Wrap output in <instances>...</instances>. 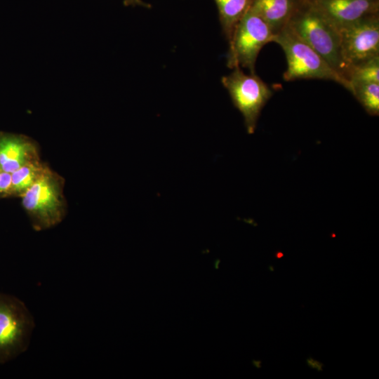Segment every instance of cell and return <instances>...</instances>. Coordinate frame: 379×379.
<instances>
[{
	"instance_id": "cell-1",
	"label": "cell",
	"mask_w": 379,
	"mask_h": 379,
	"mask_svg": "<svg viewBox=\"0 0 379 379\" xmlns=\"http://www.w3.org/2000/svg\"><path fill=\"white\" fill-rule=\"evenodd\" d=\"M287 26L347 81L349 67L342 56L339 31L312 0L303 1Z\"/></svg>"
},
{
	"instance_id": "cell-2",
	"label": "cell",
	"mask_w": 379,
	"mask_h": 379,
	"mask_svg": "<svg viewBox=\"0 0 379 379\" xmlns=\"http://www.w3.org/2000/svg\"><path fill=\"white\" fill-rule=\"evenodd\" d=\"M65 179L48 166L22 195V204L36 231L49 229L65 218L67 203L63 194Z\"/></svg>"
},
{
	"instance_id": "cell-3",
	"label": "cell",
	"mask_w": 379,
	"mask_h": 379,
	"mask_svg": "<svg viewBox=\"0 0 379 379\" xmlns=\"http://www.w3.org/2000/svg\"><path fill=\"white\" fill-rule=\"evenodd\" d=\"M272 42L278 44L285 53L287 68L283 78L286 81L308 79L330 80L350 91V82L336 72L287 25L274 35Z\"/></svg>"
},
{
	"instance_id": "cell-4",
	"label": "cell",
	"mask_w": 379,
	"mask_h": 379,
	"mask_svg": "<svg viewBox=\"0 0 379 379\" xmlns=\"http://www.w3.org/2000/svg\"><path fill=\"white\" fill-rule=\"evenodd\" d=\"M274 34L264 20L251 7L237 25L229 41L227 65L246 68L255 74V65L262 48L272 42Z\"/></svg>"
},
{
	"instance_id": "cell-5",
	"label": "cell",
	"mask_w": 379,
	"mask_h": 379,
	"mask_svg": "<svg viewBox=\"0 0 379 379\" xmlns=\"http://www.w3.org/2000/svg\"><path fill=\"white\" fill-rule=\"evenodd\" d=\"M222 84L228 91L233 105L241 113L248 133L255 132L261 111L273 92L255 74H246L235 67L222 77Z\"/></svg>"
},
{
	"instance_id": "cell-6",
	"label": "cell",
	"mask_w": 379,
	"mask_h": 379,
	"mask_svg": "<svg viewBox=\"0 0 379 379\" xmlns=\"http://www.w3.org/2000/svg\"><path fill=\"white\" fill-rule=\"evenodd\" d=\"M32 320L24 304L0 293V362L20 354L26 347Z\"/></svg>"
},
{
	"instance_id": "cell-7",
	"label": "cell",
	"mask_w": 379,
	"mask_h": 379,
	"mask_svg": "<svg viewBox=\"0 0 379 379\" xmlns=\"http://www.w3.org/2000/svg\"><path fill=\"white\" fill-rule=\"evenodd\" d=\"M339 33L342 56L349 68L379 56V13L349 25Z\"/></svg>"
},
{
	"instance_id": "cell-8",
	"label": "cell",
	"mask_w": 379,
	"mask_h": 379,
	"mask_svg": "<svg viewBox=\"0 0 379 379\" xmlns=\"http://www.w3.org/2000/svg\"><path fill=\"white\" fill-rule=\"evenodd\" d=\"M312 1L338 31L366 17L379 13V0H312Z\"/></svg>"
},
{
	"instance_id": "cell-9",
	"label": "cell",
	"mask_w": 379,
	"mask_h": 379,
	"mask_svg": "<svg viewBox=\"0 0 379 379\" xmlns=\"http://www.w3.org/2000/svg\"><path fill=\"white\" fill-rule=\"evenodd\" d=\"M39 159L37 143L22 135L0 131V170L12 173L23 165Z\"/></svg>"
},
{
	"instance_id": "cell-10",
	"label": "cell",
	"mask_w": 379,
	"mask_h": 379,
	"mask_svg": "<svg viewBox=\"0 0 379 379\" xmlns=\"http://www.w3.org/2000/svg\"><path fill=\"white\" fill-rule=\"evenodd\" d=\"M305 0H253L251 8L274 35L283 29Z\"/></svg>"
},
{
	"instance_id": "cell-11",
	"label": "cell",
	"mask_w": 379,
	"mask_h": 379,
	"mask_svg": "<svg viewBox=\"0 0 379 379\" xmlns=\"http://www.w3.org/2000/svg\"><path fill=\"white\" fill-rule=\"evenodd\" d=\"M47 166L38 159L27 163L13 172L7 197H22L42 175Z\"/></svg>"
},
{
	"instance_id": "cell-12",
	"label": "cell",
	"mask_w": 379,
	"mask_h": 379,
	"mask_svg": "<svg viewBox=\"0 0 379 379\" xmlns=\"http://www.w3.org/2000/svg\"><path fill=\"white\" fill-rule=\"evenodd\" d=\"M218 7L222 32L230 41L233 32L251 7L253 0H214Z\"/></svg>"
},
{
	"instance_id": "cell-13",
	"label": "cell",
	"mask_w": 379,
	"mask_h": 379,
	"mask_svg": "<svg viewBox=\"0 0 379 379\" xmlns=\"http://www.w3.org/2000/svg\"><path fill=\"white\" fill-rule=\"evenodd\" d=\"M350 92L369 115H379V83H353Z\"/></svg>"
},
{
	"instance_id": "cell-14",
	"label": "cell",
	"mask_w": 379,
	"mask_h": 379,
	"mask_svg": "<svg viewBox=\"0 0 379 379\" xmlns=\"http://www.w3.org/2000/svg\"><path fill=\"white\" fill-rule=\"evenodd\" d=\"M347 79L350 85L353 83H379V56L350 66Z\"/></svg>"
},
{
	"instance_id": "cell-15",
	"label": "cell",
	"mask_w": 379,
	"mask_h": 379,
	"mask_svg": "<svg viewBox=\"0 0 379 379\" xmlns=\"http://www.w3.org/2000/svg\"><path fill=\"white\" fill-rule=\"evenodd\" d=\"M11 180V173L0 170V199L7 197Z\"/></svg>"
},
{
	"instance_id": "cell-16",
	"label": "cell",
	"mask_w": 379,
	"mask_h": 379,
	"mask_svg": "<svg viewBox=\"0 0 379 379\" xmlns=\"http://www.w3.org/2000/svg\"><path fill=\"white\" fill-rule=\"evenodd\" d=\"M123 4L125 6H142L147 8H151V5L144 2L142 0H123Z\"/></svg>"
},
{
	"instance_id": "cell-17",
	"label": "cell",
	"mask_w": 379,
	"mask_h": 379,
	"mask_svg": "<svg viewBox=\"0 0 379 379\" xmlns=\"http://www.w3.org/2000/svg\"><path fill=\"white\" fill-rule=\"evenodd\" d=\"M307 365L312 368H315L317 369L318 371H322V367H323V364L315 360V359H313L312 358H308L307 359Z\"/></svg>"
}]
</instances>
